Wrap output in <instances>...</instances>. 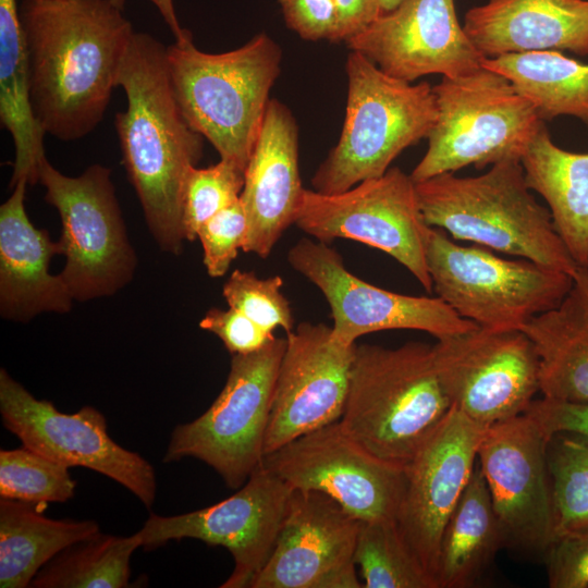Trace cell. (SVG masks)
Listing matches in <instances>:
<instances>
[{"instance_id":"ab89813d","label":"cell","mask_w":588,"mask_h":588,"mask_svg":"<svg viewBox=\"0 0 588 588\" xmlns=\"http://www.w3.org/2000/svg\"><path fill=\"white\" fill-rule=\"evenodd\" d=\"M526 413L548 437L556 432H575L588 437V404L542 397L534 400Z\"/></svg>"},{"instance_id":"ee69618b","label":"cell","mask_w":588,"mask_h":588,"mask_svg":"<svg viewBox=\"0 0 588 588\" xmlns=\"http://www.w3.org/2000/svg\"><path fill=\"white\" fill-rule=\"evenodd\" d=\"M113 1L118 4L117 0H113ZM118 5H119V4H118Z\"/></svg>"},{"instance_id":"5b68a950","label":"cell","mask_w":588,"mask_h":588,"mask_svg":"<svg viewBox=\"0 0 588 588\" xmlns=\"http://www.w3.org/2000/svg\"><path fill=\"white\" fill-rule=\"evenodd\" d=\"M451 408L431 345H356L339 422L369 453L406 468Z\"/></svg>"},{"instance_id":"f546056e","label":"cell","mask_w":588,"mask_h":588,"mask_svg":"<svg viewBox=\"0 0 588 588\" xmlns=\"http://www.w3.org/2000/svg\"><path fill=\"white\" fill-rule=\"evenodd\" d=\"M142 547L138 534L128 537L100 531L64 549L33 578L35 588H123L128 586L130 561Z\"/></svg>"},{"instance_id":"7c38bea8","label":"cell","mask_w":588,"mask_h":588,"mask_svg":"<svg viewBox=\"0 0 588 588\" xmlns=\"http://www.w3.org/2000/svg\"><path fill=\"white\" fill-rule=\"evenodd\" d=\"M452 406L485 427L523 415L539 390V358L523 331L479 327L432 345Z\"/></svg>"},{"instance_id":"60d3db41","label":"cell","mask_w":588,"mask_h":588,"mask_svg":"<svg viewBox=\"0 0 588 588\" xmlns=\"http://www.w3.org/2000/svg\"><path fill=\"white\" fill-rule=\"evenodd\" d=\"M332 1L336 15L334 42H346L364 32L382 14L379 0Z\"/></svg>"},{"instance_id":"2e32d148","label":"cell","mask_w":588,"mask_h":588,"mask_svg":"<svg viewBox=\"0 0 588 588\" xmlns=\"http://www.w3.org/2000/svg\"><path fill=\"white\" fill-rule=\"evenodd\" d=\"M0 413L3 426L26 448L68 467L83 466L102 474L128 489L147 509L152 506L154 467L111 439L106 417L95 407L61 413L51 402L36 399L1 368Z\"/></svg>"},{"instance_id":"6da1fadb","label":"cell","mask_w":588,"mask_h":588,"mask_svg":"<svg viewBox=\"0 0 588 588\" xmlns=\"http://www.w3.org/2000/svg\"><path fill=\"white\" fill-rule=\"evenodd\" d=\"M28 99L45 133L88 135L110 103L134 29L113 0H23Z\"/></svg>"},{"instance_id":"f6af8a7d","label":"cell","mask_w":588,"mask_h":588,"mask_svg":"<svg viewBox=\"0 0 588 588\" xmlns=\"http://www.w3.org/2000/svg\"><path fill=\"white\" fill-rule=\"evenodd\" d=\"M588 267V266H587Z\"/></svg>"},{"instance_id":"7bdbcfd3","label":"cell","mask_w":588,"mask_h":588,"mask_svg":"<svg viewBox=\"0 0 588 588\" xmlns=\"http://www.w3.org/2000/svg\"><path fill=\"white\" fill-rule=\"evenodd\" d=\"M404 0H379L381 13L394 10Z\"/></svg>"},{"instance_id":"1f68e13d","label":"cell","mask_w":588,"mask_h":588,"mask_svg":"<svg viewBox=\"0 0 588 588\" xmlns=\"http://www.w3.org/2000/svg\"><path fill=\"white\" fill-rule=\"evenodd\" d=\"M547 461L558 537L588 531V437L556 432L549 437Z\"/></svg>"},{"instance_id":"74e56055","label":"cell","mask_w":588,"mask_h":588,"mask_svg":"<svg viewBox=\"0 0 588 588\" xmlns=\"http://www.w3.org/2000/svg\"><path fill=\"white\" fill-rule=\"evenodd\" d=\"M199 327L216 334L231 355L257 352L275 336L232 307L210 308L200 319Z\"/></svg>"},{"instance_id":"ac0fdd59","label":"cell","mask_w":588,"mask_h":588,"mask_svg":"<svg viewBox=\"0 0 588 588\" xmlns=\"http://www.w3.org/2000/svg\"><path fill=\"white\" fill-rule=\"evenodd\" d=\"M487 429L452 406L406 467L396 523L436 584L441 538L476 466Z\"/></svg>"},{"instance_id":"f1b7e54d","label":"cell","mask_w":588,"mask_h":588,"mask_svg":"<svg viewBox=\"0 0 588 588\" xmlns=\"http://www.w3.org/2000/svg\"><path fill=\"white\" fill-rule=\"evenodd\" d=\"M482 66L507 77L542 121L571 115L588 125V64L546 50L485 58Z\"/></svg>"},{"instance_id":"484cf974","label":"cell","mask_w":588,"mask_h":588,"mask_svg":"<svg viewBox=\"0 0 588 588\" xmlns=\"http://www.w3.org/2000/svg\"><path fill=\"white\" fill-rule=\"evenodd\" d=\"M520 163L547 203L554 228L578 266H588V152L556 146L543 125Z\"/></svg>"},{"instance_id":"d6986e66","label":"cell","mask_w":588,"mask_h":588,"mask_svg":"<svg viewBox=\"0 0 588 588\" xmlns=\"http://www.w3.org/2000/svg\"><path fill=\"white\" fill-rule=\"evenodd\" d=\"M356 345L338 340L324 323L304 321L286 334L265 455L341 419Z\"/></svg>"},{"instance_id":"d4e9b609","label":"cell","mask_w":588,"mask_h":588,"mask_svg":"<svg viewBox=\"0 0 588 588\" xmlns=\"http://www.w3.org/2000/svg\"><path fill=\"white\" fill-rule=\"evenodd\" d=\"M522 331L539 358L542 397L588 404V267L578 266L562 302Z\"/></svg>"},{"instance_id":"4316f807","label":"cell","mask_w":588,"mask_h":588,"mask_svg":"<svg viewBox=\"0 0 588 588\" xmlns=\"http://www.w3.org/2000/svg\"><path fill=\"white\" fill-rule=\"evenodd\" d=\"M504 548L489 489L478 464L451 515L439 548L438 588H469L478 584Z\"/></svg>"},{"instance_id":"cb8c5ba5","label":"cell","mask_w":588,"mask_h":588,"mask_svg":"<svg viewBox=\"0 0 588 588\" xmlns=\"http://www.w3.org/2000/svg\"><path fill=\"white\" fill-rule=\"evenodd\" d=\"M463 28L483 58L530 51L588 54V0H488Z\"/></svg>"},{"instance_id":"d590c367","label":"cell","mask_w":588,"mask_h":588,"mask_svg":"<svg viewBox=\"0 0 588 588\" xmlns=\"http://www.w3.org/2000/svg\"><path fill=\"white\" fill-rule=\"evenodd\" d=\"M248 229L247 216L241 199L225 207L198 230L203 262L211 278H221L243 249Z\"/></svg>"},{"instance_id":"9c48e42d","label":"cell","mask_w":588,"mask_h":588,"mask_svg":"<svg viewBox=\"0 0 588 588\" xmlns=\"http://www.w3.org/2000/svg\"><path fill=\"white\" fill-rule=\"evenodd\" d=\"M286 346L278 338L261 350L232 355L226 382L196 419L176 426L163 462L195 457L213 468L232 489L261 465L275 380Z\"/></svg>"},{"instance_id":"5bb4252c","label":"cell","mask_w":588,"mask_h":588,"mask_svg":"<svg viewBox=\"0 0 588 588\" xmlns=\"http://www.w3.org/2000/svg\"><path fill=\"white\" fill-rule=\"evenodd\" d=\"M293 491L260 465L231 497L184 514H151L137 534L146 550L184 538L223 547L234 569L220 587L250 588L272 553Z\"/></svg>"},{"instance_id":"7402d4cb","label":"cell","mask_w":588,"mask_h":588,"mask_svg":"<svg viewBox=\"0 0 588 588\" xmlns=\"http://www.w3.org/2000/svg\"><path fill=\"white\" fill-rule=\"evenodd\" d=\"M304 191L295 118L285 105L270 99L240 197L248 222L242 250L266 259L295 223Z\"/></svg>"},{"instance_id":"f35d334b","label":"cell","mask_w":588,"mask_h":588,"mask_svg":"<svg viewBox=\"0 0 588 588\" xmlns=\"http://www.w3.org/2000/svg\"><path fill=\"white\" fill-rule=\"evenodd\" d=\"M286 26L302 39L335 40L336 15L332 0H278Z\"/></svg>"},{"instance_id":"8fae6325","label":"cell","mask_w":588,"mask_h":588,"mask_svg":"<svg viewBox=\"0 0 588 588\" xmlns=\"http://www.w3.org/2000/svg\"><path fill=\"white\" fill-rule=\"evenodd\" d=\"M316 241L348 238L390 255L428 292L426 224L415 182L397 167L338 194L305 188L294 223Z\"/></svg>"},{"instance_id":"277c9868","label":"cell","mask_w":588,"mask_h":588,"mask_svg":"<svg viewBox=\"0 0 588 588\" xmlns=\"http://www.w3.org/2000/svg\"><path fill=\"white\" fill-rule=\"evenodd\" d=\"M281 59L280 46L266 33L222 53L199 50L191 33L167 47L169 76L185 120L220 159L243 170L258 138Z\"/></svg>"},{"instance_id":"836d02e7","label":"cell","mask_w":588,"mask_h":588,"mask_svg":"<svg viewBox=\"0 0 588 588\" xmlns=\"http://www.w3.org/2000/svg\"><path fill=\"white\" fill-rule=\"evenodd\" d=\"M244 181L245 170L223 159L207 168L189 169L182 191L185 241L194 242L207 220L240 199Z\"/></svg>"},{"instance_id":"4dcf8cb0","label":"cell","mask_w":588,"mask_h":588,"mask_svg":"<svg viewBox=\"0 0 588 588\" xmlns=\"http://www.w3.org/2000/svg\"><path fill=\"white\" fill-rule=\"evenodd\" d=\"M353 558L365 588H437L396 519L359 522Z\"/></svg>"},{"instance_id":"ffe728a7","label":"cell","mask_w":588,"mask_h":588,"mask_svg":"<svg viewBox=\"0 0 588 588\" xmlns=\"http://www.w3.org/2000/svg\"><path fill=\"white\" fill-rule=\"evenodd\" d=\"M359 520L330 497L294 489L267 563L250 588H360L354 550Z\"/></svg>"},{"instance_id":"83f0119b","label":"cell","mask_w":588,"mask_h":588,"mask_svg":"<svg viewBox=\"0 0 588 588\" xmlns=\"http://www.w3.org/2000/svg\"><path fill=\"white\" fill-rule=\"evenodd\" d=\"M99 531L95 520L52 519L36 504L0 498V587H29L56 555Z\"/></svg>"},{"instance_id":"603a6c76","label":"cell","mask_w":588,"mask_h":588,"mask_svg":"<svg viewBox=\"0 0 588 588\" xmlns=\"http://www.w3.org/2000/svg\"><path fill=\"white\" fill-rule=\"evenodd\" d=\"M26 185L21 181L11 187V196L0 207V314L19 322L41 313H69L74 301L61 274L49 271L62 245L28 219Z\"/></svg>"},{"instance_id":"e575fe53","label":"cell","mask_w":588,"mask_h":588,"mask_svg":"<svg viewBox=\"0 0 588 588\" xmlns=\"http://www.w3.org/2000/svg\"><path fill=\"white\" fill-rule=\"evenodd\" d=\"M280 275L259 278L253 271L234 270L225 281L222 294L229 305L273 333L282 328L286 334L294 330V315L289 299L281 292Z\"/></svg>"},{"instance_id":"7a4b0ae2","label":"cell","mask_w":588,"mask_h":588,"mask_svg":"<svg viewBox=\"0 0 588 588\" xmlns=\"http://www.w3.org/2000/svg\"><path fill=\"white\" fill-rule=\"evenodd\" d=\"M126 109L114 125L123 164L146 223L162 252L183 249L182 191L187 172L203 156L204 137L185 120L167 63V47L134 32L118 74Z\"/></svg>"},{"instance_id":"e0dca14e","label":"cell","mask_w":588,"mask_h":588,"mask_svg":"<svg viewBox=\"0 0 588 588\" xmlns=\"http://www.w3.org/2000/svg\"><path fill=\"white\" fill-rule=\"evenodd\" d=\"M287 261L321 291L331 309L332 332L345 344L385 330H417L439 340L478 327L438 296L395 293L359 279L326 243L304 237L289 250Z\"/></svg>"},{"instance_id":"ba28073f","label":"cell","mask_w":588,"mask_h":588,"mask_svg":"<svg viewBox=\"0 0 588 588\" xmlns=\"http://www.w3.org/2000/svg\"><path fill=\"white\" fill-rule=\"evenodd\" d=\"M425 257L432 291L460 317L489 331H522L556 307L573 275L535 261L506 259L480 246H463L427 225Z\"/></svg>"},{"instance_id":"52a82bcc","label":"cell","mask_w":588,"mask_h":588,"mask_svg":"<svg viewBox=\"0 0 588 588\" xmlns=\"http://www.w3.org/2000/svg\"><path fill=\"white\" fill-rule=\"evenodd\" d=\"M437 121L411 176L421 182L467 166L520 161L544 122L504 75L480 66L433 86Z\"/></svg>"},{"instance_id":"4fadbf2b","label":"cell","mask_w":588,"mask_h":588,"mask_svg":"<svg viewBox=\"0 0 588 588\" xmlns=\"http://www.w3.org/2000/svg\"><path fill=\"white\" fill-rule=\"evenodd\" d=\"M261 466L296 490L321 492L359 522L396 519L406 468L372 455L333 422L266 454Z\"/></svg>"},{"instance_id":"30bf717a","label":"cell","mask_w":588,"mask_h":588,"mask_svg":"<svg viewBox=\"0 0 588 588\" xmlns=\"http://www.w3.org/2000/svg\"><path fill=\"white\" fill-rule=\"evenodd\" d=\"M46 201L61 218L60 272L73 299L87 302L111 296L133 279L137 258L132 247L111 180V170L88 167L68 176L45 158L38 171Z\"/></svg>"},{"instance_id":"8992f818","label":"cell","mask_w":588,"mask_h":588,"mask_svg":"<svg viewBox=\"0 0 588 588\" xmlns=\"http://www.w3.org/2000/svg\"><path fill=\"white\" fill-rule=\"evenodd\" d=\"M347 101L336 145L315 172L313 189L338 194L381 176L407 147L427 138L437 121L433 86L393 77L363 54L346 59Z\"/></svg>"},{"instance_id":"b9f144b4","label":"cell","mask_w":588,"mask_h":588,"mask_svg":"<svg viewBox=\"0 0 588 588\" xmlns=\"http://www.w3.org/2000/svg\"><path fill=\"white\" fill-rule=\"evenodd\" d=\"M126 0H117L118 4L121 8H124V3ZM151 2L162 16L164 23L170 28L171 33L173 34L175 39L183 38L186 35H188L191 32L188 29L183 28L180 25L179 19L176 16V12L174 9L173 0H148Z\"/></svg>"},{"instance_id":"44dd1931","label":"cell","mask_w":588,"mask_h":588,"mask_svg":"<svg viewBox=\"0 0 588 588\" xmlns=\"http://www.w3.org/2000/svg\"><path fill=\"white\" fill-rule=\"evenodd\" d=\"M346 45L409 83L430 74L458 76L485 59L460 24L454 0H404Z\"/></svg>"},{"instance_id":"8d00e7d4","label":"cell","mask_w":588,"mask_h":588,"mask_svg":"<svg viewBox=\"0 0 588 588\" xmlns=\"http://www.w3.org/2000/svg\"><path fill=\"white\" fill-rule=\"evenodd\" d=\"M543 561L550 588H588V531L558 537Z\"/></svg>"},{"instance_id":"3957f363","label":"cell","mask_w":588,"mask_h":588,"mask_svg":"<svg viewBox=\"0 0 588 588\" xmlns=\"http://www.w3.org/2000/svg\"><path fill=\"white\" fill-rule=\"evenodd\" d=\"M415 187L426 224L453 240L575 273L578 265L550 210L530 193L520 161L494 163L476 176L446 172L415 182Z\"/></svg>"},{"instance_id":"9a60e30c","label":"cell","mask_w":588,"mask_h":588,"mask_svg":"<svg viewBox=\"0 0 588 588\" xmlns=\"http://www.w3.org/2000/svg\"><path fill=\"white\" fill-rule=\"evenodd\" d=\"M548 440L525 413L490 426L477 454L504 548L542 559L555 540Z\"/></svg>"},{"instance_id":"d6a6232c","label":"cell","mask_w":588,"mask_h":588,"mask_svg":"<svg viewBox=\"0 0 588 588\" xmlns=\"http://www.w3.org/2000/svg\"><path fill=\"white\" fill-rule=\"evenodd\" d=\"M68 466L23 445L0 451V498L36 505L65 502L76 481Z\"/></svg>"}]
</instances>
